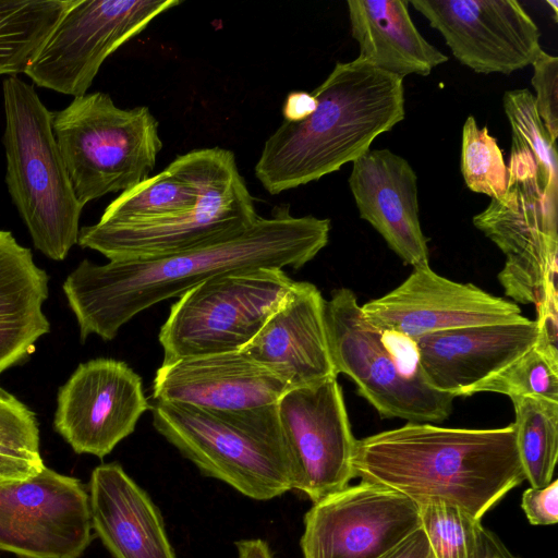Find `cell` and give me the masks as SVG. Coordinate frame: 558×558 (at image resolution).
<instances>
[{
	"label": "cell",
	"mask_w": 558,
	"mask_h": 558,
	"mask_svg": "<svg viewBox=\"0 0 558 558\" xmlns=\"http://www.w3.org/2000/svg\"><path fill=\"white\" fill-rule=\"evenodd\" d=\"M420 527L415 502L361 481L313 502L300 544L303 558H381Z\"/></svg>",
	"instance_id": "cell-13"
},
{
	"label": "cell",
	"mask_w": 558,
	"mask_h": 558,
	"mask_svg": "<svg viewBox=\"0 0 558 558\" xmlns=\"http://www.w3.org/2000/svg\"><path fill=\"white\" fill-rule=\"evenodd\" d=\"M521 508L533 525H553L558 522V481L525 489Z\"/></svg>",
	"instance_id": "cell-34"
},
{
	"label": "cell",
	"mask_w": 558,
	"mask_h": 558,
	"mask_svg": "<svg viewBox=\"0 0 558 558\" xmlns=\"http://www.w3.org/2000/svg\"><path fill=\"white\" fill-rule=\"evenodd\" d=\"M477 392L558 401L557 335L542 327V336L537 343L501 372L481 384L474 393Z\"/></svg>",
	"instance_id": "cell-28"
},
{
	"label": "cell",
	"mask_w": 558,
	"mask_h": 558,
	"mask_svg": "<svg viewBox=\"0 0 558 558\" xmlns=\"http://www.w3.org/2000/svg\"><path fill=\"white\" fill-rule=\"evenodd\" d=\"M43 468L26 461L0 456V480L25 478L38 473Z\"/></svg>",
	"instance_id": "cell-37"
},
{
	"label": "cell",
	"mask_w": 558,
	"mask_h": 558,
	"mask_svg": "<svg viewBox=\"0 0 558 558\" xmlns=\"http://www.w3.org/2000/svg\"><path fill=\"white\" fill-rule=\"evenodd\" d=\"M325 320L337 374L349 376L381 417L435 423L449 416L456 398L426 381L414 342L371 324L352 290L332 291Z\"/></svg>",
	"instance_id": "cell-6"
},
{
	"label": "cell",
	"mask_w": 558,
	"mask_h": 558,
	"mask_svg": "<svg viewBox=\"0 0 558 558\" xmlns=\"http://www.w3.org/2000/svg\"><path fill=\"white\" fill-rule=\"evenodd\" d=\"M508 186L473 217L505 254L498 280L506 295L534 304L537 317L557 316L558 191L547 186L534 156L511 144Z\"/></svg>",
	"instance_id": "cell-7"
},
{
	"label": "cell",
	"mask_w": 558,
	"mask_h": 558,
	"mask_svg": "<svg viewBox=\"0 0 558 558\" xmlns=\"http://www.w3.org/2000/svg\"><path fill=\"white\" fill-rule=\"evenodd\" d=\"M293 284L281 268H256L220 274L192 288L160 327L162 362L241 350Z\"/></svg>",
	"instance_id": "cell-9"
},
{
	"label": "cell",
	"mask_w": 558,
	"mask_h": 558,
	"mask_svg": "<svg viewBox=\"0 0 558 558\" xmlns=\"http://www.w3.org/2000/svg\"><path fill=\"white\" fill-rule=\"evenodd\" d=\"M408 0H348L356 59L388 73L404 77L427 76L448 57L418 32L409 13Z\"/></svg>",
	"instance_id": "cell-25"
},
{
	"label": "cell",
	"mask_w": 558,
	"mask_h": 558,
	"mask_svg": "<svg viewBox=\"0 0 558 558\" xmlns=\"http://www.w3.org/2000/svg\"><path fill=\"white\" fill-rule=\"evenodd\" d=\"M180 0H74L25 70L39 87L78 97L101 64Z\"/></svg>",
	"instance_id": "cell-10"
},
{
	"label": "cell",
	"mask_w": 558,
	"mask_h": 558,
	"mask_svg": "<svg viewBox=\"0 0 558 558\" xmlns=\"http://www.w3.org/2000/svg\"><path fill=\"white\" fill-rule=\"evenodd\" d=\"M461 172L466 186L490 199L500 198L508 186V167L497 140L487 126L478 128L469 116L462 128Z\"/></svg>",
	"instance_id": "cell-30"
},
{
	"label": "cell",
	"mask_w": 558,
	"mask_h": 558,
	"mask_svg": "<svg viewBox=\"0 0 558 558\" xmlns=\"http://www.w3.org/2000/svg\"><path fill=\"white\" fill-rule=\"evenodd\" d=\"M330 220L293 216L288 204L228 240L182 253L97 265L83 259L62 284L80 338L112 340L138 313L220 274L256 268L299 269L327 244Z\"/></svg>",
	"instance_id": "cell-1"
},
{
	"label": "cell",
	"mask_w": 558,
	"mask_h": 558,
	"mask_svg": "<svg viewBox=\"0 0 558 558\" xmlns=\"http://www.w3.org/2000/svg\"><path fill=\"white\" fill-rule=\"evenodd\" d=\"M317 100L312 93L292 92L290 93L282 108L284 121L298 122L306 119L314 112Z\"/></svg>",
	"instance_id": "cell-36"
},
{
	"label": "cell",
	"mask_w": 558,
	"mask_h": 558,
	"mask_svg": "<svg viewBox=\"0 0 558 558\" xmlns=\"http://www.w3.org/2000/svg\"><path fill=\"white\" fill-rule=\"evenodd\" d=\"M546 3L548 5L551 7L553 11H554V20L555 22H557V17H558V1L557 0H546Z\"/></svg>",
	"instance_id": "cell-40"
},
{
	"label": "cell",
	"mask_w": 558,
	"mask_h": 558,
	"mask_svg": "<svg viewBox=\"0 0 558 558\" xmlns=\"http://www.w3.org/2000/svg\"><path fill=\"white\" fill-rule=\"evenodd\" d=\"M148 410L140 375L122 361L99 357L81 363L60 387L53 426L76 453L102 459Z\"/></svg>",
	"instance_id": "cell-15"
},
{
	"label": "cell",
	"mask_w": 558,
	"mask_h": 558,
	"mask_svg": "<svg viewBox=\"0 0 558 558\" xmlns=\"http://www.w3.org/2000/svg\"><path fill=\"white\" fill-rule=\"evenodd\" d=\"M453 57L476 73L510 74L532 65L541 32L515 0H411Z\"/></svg>",
	"instance_id": "cell-16"
},
{
	"label": "cell",
	"mask_w": 558,
	"mask_h": 558,
	"mask_svg": "<svg viewBox=\"0 0 558 558\" xmlns=\"http://www.w3.org/2000/svg\"><path fill=\"white\" fill-rule=\"evenodd\" d=\"M289 385L242 350L189 356L161 364L155 401L236 411L277 404Z\"/></svg>",
	"instance_id": "cell-19"
},
{
	"label": "cell",
	"mask_w": 558,
	"mask_h": 558,
	"mask_svg": "<svg viewBox=\"0 0 558 558\" xmlns=\"http://www.w3.org/2000/svg\"><path fill=\"white\" fill-rule=\"evenodd\" d=\"M240 173L226 148L194 149L178 156L161 172L120 193L105 209L101 225H124L187 217Z\"/></svg>",
	"instance_id": "cell-22"
},
{
	"label": "cell",
	"mask_w": 558,
	"mask_h": 558,
	"mask_svg": "<svg viewBox=\"0 0 558 558\" xmlns=\"http://www.w3.org/2000/svg\"><path fill=\"white\" fill-rule=\"evenodd\" d=\"M510 399L525 480L532 487L545 486L553 481L558 456V401L534 397Z\"/></svg>",
	"instance_id": "cell-27"
},
{
	"label": "cell",
	"mask_w": 558,
	"mask_h": 558,
	"mask_svg": "<svg viewBox=\"0 0 558 558\" xmlns=\"http://www.w3.org/2000/svg\"><path fill=\"white\" fill-rule=\"evenodd\" d=\"M361 308L374 326L412 341L450 329L527 319L517 303L447 279L429 265L413 268L401 284Z\"/></svg>",
	"instance_id": "cell-17"
},
{
	"label": "cell",
	"mask_w": 558,
	"mask_h": 558,
	"mask_svg": "<svg viewBox=\"0 0 558 558\" xmlns=\"http://www.w3.org/2000/svg\"><path fill=\"white\" fill-rule=\"evenodd\" d=\"M259 218L241 175L221 186L187 217L80 228L77 244L99 252L109 262L169 256L233 238Z\"/></svg>",
	"instance_id": "cell-14"
},
{
	"label": "cell",
	"mask_w": 558,
	"mask_h": 558,
	"mask_svg": "<svg viewBox=\"0 0 558 558\" xmlns=\"http://www.w3.org/2000/svg\"><path fill=\"white\" fill-rule=\"evenodd\" d=\"M88 487L92 527L114 558H177L158 508L119 463L96 466Z\"/></svg>",
	"instance_id": "cell-23"
},
{
	"label": "cell",
	"mask_w": 558,
	"mask_h": 558,
	"mask_svg": "<svg viewBox=\"0 0 558 558\" xmlns=\"http://www.w3.org/2000/svg\"><path fill=\"white\" fill-rule=\"evenodd\" d=\"M52 130L78 203L124 192L148 177L162 148L148 107L119 108L109 94L74 97Z\"/></svg>",
	"instance_id": "cell-8"
},
{
	"label": "cell",
	"mask_w": 558,
	"mask_h": 558,
	"mask_svg": "<svg viewBox=\"0 0 558 558\" xmlns=\"http://www.w3.org/2000/svg\"><path fill=\"white\" fill-rule=\"evenodd\" d=\"M536 111L553 142L558 137V58L544 50L532 63Z\"/></svg>",
	"instance_id": "cell-33"
},
{
	"label": "cell",
	"mask_w": 558,
	"mask_h": 558,
	"mask_svg": "<svg viewBox=\"0 0 558 558\" xmlns=\"http://www.w3.org/2000/svg\"><path fill=\"white\" fill-rule=\"evenodd\" d=\"M150 410L155 429L204 475L255 500L292 490L277 404L218 411L154 400Z\"/></svg>",
	"instance_id": "cell-4"
},
{
	"label": "cell",
	"mask_w": 558,
	"mask_h": 558,
	"mask_svg": "<svg viewBox=\"0 0 558 558\" xmlns=\"http://www.w3.org/2000/svg\"><path fill=\"white\" fill-rule=\"evenodd\" d=\"M482 558H518L490 531H485V550Z\"/></svg>",
	"instance_id": "cell-39"
},
{
	"label": "cell",
	"mask_w": 558,
	"mask_h": 558,
	"mask_svg": "<svg viewBox=\"0 0 558 558\" xmlns=\"http://www.w3.org/2000/svg\"><path fill=\"white\" fill-rule=\"evenodd\" d=\"M325 304L316 286L294 281L280 306L241 350L290 388L337 378L328 345Z\"/></svg>",
	"instance_id": "cell-20"
},
{
	"label": "cell",
	"mask_w": 558,
	"mask_h": 558,
	"mask_svg": "<svg viewBox=\"0 0 558 558\" xmlns=\"http://www.w3.org/2000/svg\"><path fill=\"white\" fill-rule=\"evenodd\" d=\"M89 496L76 477L46 465L0 480V550L21 558H80L92 541Z\"/></svg>",
	"instance_id": "cell-11"
},
{
	"label": "cell",
	"mask_w": 558,
	"mask_h": 558,
	"mask_svg": "<svg viewBox=\"0 0 558 558\" xmlns=\"http://www.w3.org/2000/svg\"><path fill=\"white\" fill-rule=\"evenodd\" d=\"M74 0H0V75L24 73Z\"/></svg>",
	"instance_id": "cell-26"
},
{
	"label": "cell",
	"mask_w": 558,
	"mask_h": 558,
	"mask_svg": "<svg viewBox=\"0 0 558 558\" xmlns=\"http://www.w3.org/2000/svg\"><path fill=\"white\" fill-rule=\"evenodd\" d=\"M502 102L511 126V144L527 149L547 186L558 191L557 145L537 114L534 96L526 88L510 89L504 94Z\"/></svg>",
	"instance_id": "cell-31"
},
{
	"label": "cell",
	"mask_w": 558,
	"mask_h": 558,
	"mask_svg": "<svg viewBox=\"0 0 558 558\" xmlns=\"http://www.w3.org/2000/svg\"><path fill=\"white\" fill-rule=\"evenodd\" d=\"M349 186L360 217L407 265H429L417 197V175L403 157L387 148L369 149L352 162Z\"/></svg>",
	"instance_id": "cell-21"
},
{
	"label": "cell",
	"mask_w": 558,
	"mask_h": 558,
	"mask_svg": "<svg viewBox=\"0 0 558 558\" xmlns=\"http://www.w3.org/2000/svg\"><path fill=\"white\" fill-rule=\"evenodd\" d=\"M47 272L13 233L0 229V374L25 361L50 331Z\"/></svg>",
	"instance_id": "cell-24"
},
{
	"label": "cell",
	"mask_w": 558,
	"mask_h": 558,
	"mask_svg": "<svg viewBox=\"0 0 558 558\" xmlns=\"http://www.w3.org/2000/svg\"><path fill=\"white\" fill-rule=\"evenodd\" d=\"M421 527L436 558H482L485 531L481 520L447 504L418 506Z\"/></svg>",
	"instance_id": "cell-29"
},
{
	"label": "cell",
	"mask_w": 558,
	"mask_h": 558,
	"mask_svg": "<svg viewBox=\"0 0 558 558\" xmlns=\"http://www.w3.org/2000/svg\"><path fill=\"white\" fill-rule=\"evenodd\" d=\"M316 109L266 140L255 177L270 195L338 171L404 119L403 78L359 59L337 62L313 92Z\"/></svg>",
	"instance_id": "cell-3"
},
{
	"label": "cell",
	"mask_w": 558,
	"mask_h": 558,
	"mask_svg": "<svg viewBox=\"0 0 558 558\" xmlns=\"http://www.w3.org/2000/svg\"><path fill=\"white\" fill-rule=\"evenodd\" d=\"M235 546L238 558H275L268 543L260 538L241 539Z\"/></svg>",
	"instance_id": "cell-38"
},
{
	"label": "cell",
	"mask_w": 558,
	"mask_h": 558,
	"mask_svg": "<svg viewBox=\"0 0 558 558\" xmlns=\"http://www.w3.org/2000/svg\"><path fill=\"white\" fill-rule=\"evenodd\" d=\"M381 558H436L422 527Z\"/></svg>",
	"instance_id": "cell-35"
},
{
	"label": "cell",
	"mask_w": 558,
	"mask_h": 558,
	"mask_svg": "<svg viewBox=\"0 0 558 558\" xmlns=\"http://www.w3.org/2000/svg\"><path fill=\"white\" fill-rule=\"evenodd\" d=\"M292 489L316 502L354 478L356 439L337 378L287 390L277 402Z\"/></svg>",
	"instance_id": "cell-12"
},
{
	"label": "cell",
	"mask_w": 558,
	"mask_h": 558,
	"mask_svg": "<svg viewBox=\"0 0 558 558\" xmlns=\"http://www.w3.org/2000/svg\"><path fill=\"white\" fill-rule=\"evenodd\" d=\"M0 456L45 466L35 413L0 387Z\"/></svg>",
	"instance_id": "cell-32"
},
{
	"label": "cell",
	"mask_w": 558,
	"mask_h": 558,
	"mask_svg": "<svg viewBox=\"0 0 558 558\" xmlns=\"http://www.w3.org/2000/svg\"><path fill=\"white\" fill-rule=\"evenodd\" d=\"M354 476L415 502L447 504L475 519L525 481L514 426L451 428L409 422L356 440Z\"/></svg>",
	"instance_id": "cell-2"
},
{
	"label": "cell",
	"mask_w": 558,
	"mask_h": 558,
	"mask_svg": "<svg viewBox=\"0 0 558 558\" xmlns=\"http://www.w3.org/2000/svg\"><path fill=\"white\" fill-rule=\"evenodd\" d=\"M542 336L539 323L481 325L439 331L414 340L426 381L453 396H472L488 378L522 356Z\"/></svg>",
	"instance_id": "cell-18"
},
{
	"label": "cell",
	"mask_w": 558,
	"mask_h": 558,
	"mask_svg": "<svg viewBox=\"0 0 558 558\" xmlns=\"http://www.w3.org/2000/svg\"><path fill=\"white\" fill-rule=\"evenodd\" d=\"M5 184L34 246L53 260L77 244L83 206L74 193L52 130V112L33 85L10 75L2 83Z\"/></svg>",
	"instance_id": "cell-5"
}]
</instances>
